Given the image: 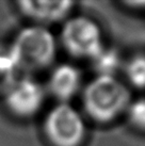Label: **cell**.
Here are the masks:
<instances>
[{"instance_id": "obj_5", "label": "cell", "mask_w": 145, "mask_h": 146, "mask_svg": "<svg viewBox=\"0 0 145 146\" xmlns=\"http://www.w3.org/2000/svg\"><path fill=\"white\" fill-rule=\"evenodd\" d=\"M46 89L31 76H19L3 95V102L10 113L18 118L27 119L40 112L45 99Z\"/></svg>"}, {"instance_id": "obj_3", "label": "cell", "mask_w": 145, "mask_h": 146, "mask_svg": "<svg viewBox=\"0 0 145 146\" xmlns=\"http://www.w3.org/2000/svg\"><path fill=\"white\" fill-rule=\"evenodd\" d=\"M43 132L51 146H81L86 126L82 114L71 104H57L45 115Z\"/></svg>"}, {"instance_id": "obj_4", "label": "cell", "mask_w": 145, "mask_h": 146, "mask_svg": "<svg viewBox=\"0 0 145 146\" xmlns=\"http://www.w3.org/2000/svg\"><path fill=\"white\" fill-rule=\"evenodd\" d=\"M60 43L71 57L84 60H91L105 47L100 27L86 16L67 18L61 29Z\"/></svg>"}, {"instance_id": "obj_8", "label": "cell", "mask_w": 145, "mask_h": 146, "mask_svg": "<svg viewBox=\"0 0 145 146\" xmlns=\"http://www.w3.org/2000/svg\"><path fill=\"white\" fill-rule=\"evenodd\" d=\"M90 62L96 76L102 77H116V73L123 66L120 53L115 49L106 47L92 58Z\"/></svg>"}, {"instance_id": "obj_2", "label": "cell", "mask_w": 145, "mask_h": 146, "mask_svg": "<svg viewBox=\"0 0 145 146\" xmlns=\"http://www.w3.org/2000/svg\"><path fill=\"white\" fill-rule=\"evenodd\" d=\"M8 52L18 72L30 76L53 64L58 52V42L48 28L32 25L17 33Z\"/></svg>"}, {"instance_id": "obj_7", "label": "cell", "mask_w": 145, "mask_h": 146, "mask_svg": "<svg viewBox=\"0 0 145 146\" xmlns=\"http://www.w3.org/2000/svg\"><path fill=\"white\" fill-rule=\"evenodd\" d=\"M18 11L36 26L46 27L66 21L72 11V1L23 0L17 2Z\"/></svg>"}, {"instance_id": "obj_6", "label": "cell", "mask_w": 145, "mask_h": 146, "mask_svg": "<svg viewBox=\"0 0 145 146\" xmlns=\"http://www.w3.org/2000/svg\"><path fill=\"white\" fill-rule=\"evenodd\" d=\"M82 85L80 69L71 63H62L51 69L45 89L58 104H69L82 91Z\"/></svg>"}, {"instance_id": "obj_11", "label": "cell", "mask_w": 145, "mask_h": 146, "mask_svg": "<svg viewBox=\"0 0 145 146\" xmlns=\"http://www.w3.org/2000/svg\"><path fill=\"white\" fill-rule=\"evenodd\" d=\"M126 112L131 125L137 129L145 131V98L130 102Z\"/></svg>"}, {"instance_id": "obj_1", "label": "cell", "mask_w": 145, "mask_h": 146, "mask_svg": "<svg viewBox=\"0 0 145 146\" xmlns=\"http://www.w3.org/2000/svg\"><path fill=\"white\" fill-rule=\"evenodd\" d=\"M84 114L98 124L114 122L130 105L128 88L116 77L96 76L81 91Z\"/></svg>"}, {"instance_id": "obj_9", "label": "cell", "mask_w": 145, "mask_h": 146, "mask_svg": "<svg viewBox=\"0 0 145 146\" xmlns=\"http://www.w3.org/2000/svg\"><path fill=\"white\" fill-rule=\"evenodd\" d=\"M19 72L8 51L0 52V96L3 95L19 77Z\"/></svg>"}, {"instance_id": "obj_10", "label": "cell", "mask_w": 145, "mask_h": 146, "mask_svg": "<svg viewBox=\"0 0 145 146\" xmlns=\"http://www.w3.org/2000/svg\"><path fill=\"white\" fill-rule=\"evenodd\" d=\"M123 68L130 84L138 89H145V56L132 57Z\"/></svg>"}]
</instances>
